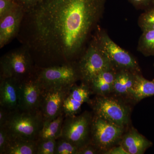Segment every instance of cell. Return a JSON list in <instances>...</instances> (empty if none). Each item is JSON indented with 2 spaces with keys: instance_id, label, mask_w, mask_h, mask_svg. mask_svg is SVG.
Returning a JSON list of instances; mask_svg holds the SVG:
<instances>
[{
  "instance_id": "6da1fadb",
  "label": "cell",
  "mask_w": 154,
  "mask_h": 154,
  "mask_svg": "<svg viewBox=\"0 0 154 154\" xmlns=\"http://www.w3.org/2000/svg\"><path fill=\"white\" fill-rule=\"evenodd\" d=\"M106 0H42L25 12L17 38L38 67L76 62L98 27Z\"/></svg>"
},
{
  "instance_id": "7a4b0ae2",
  "label": "cell",
  "mask_w": 154,
  "mask_h": 154,
  "mask_svg": "<svg viewBox=\"0 0 154 154\" xmlns=\"http://www.w3.org/2000/svg\"><path fill=\"white\" fill-rule=\"evenodd\" d=\"M36 70L30 51L22 45L0 59V78H13L20 82L33 76Z\"/></svg>"
},
{
  "instance_id": "3957f363",
  "label": "cell",
  "mask_w": 154,
  "mask_h": 154,
  "mask_svg": "<svg viewBox=\"0 0 154 154\" xmlns=\"http://www.w3.org/2000/svg\"><path fill=\"white\" fill-rule=\"evenodd\" d=\"M34 75L43 90L68 88L81 81L77 62L48 67L36 66Z\"/></svg>"
},
{
  "instance_id": "277c9868",
  "label": "cell",
  "mask_w": 154,
  "mask_h": 154,
  "mask_svg": "<svg viewBox=\"0 0 154 154\" xmlns=\"http://www.w3.org/2000/svg\"><path fill=\"white\" fill-rule=\"evenodd\" d=\"M43 122L41 110L25 111L19 110L12 112L4 126L11 137L38 140Z\"/></svg>"
},
{
  "instance_id": "5b68a950",
  "label": "cell",
  "mask_w": 154,
  "mask_h": 154,
  "mask_svg": "<svg viewBox=\"0 0 154 154\" xmlns=\"http://www.w3.org/2000/svg\"><path fill=\"white\" fill-rule=\"evenodd\" d=\"M89 104L94 115L125 128L129 125L130 107L118 98L96 96Z\"/></svg>"
},
{
  "instance_id": "8992f818",
  "label": "cell",
  "mask_w": 154,
  "mask_h": 154,
  "mask_svg": "<svg viewBox=\"0 0 154 154\" xmlns=\"http://www.w3.org/2000/svg\"><path fill=\"white\" fill-rule=\"evenodd\" d=\"M77 63L81 81L88 85L101 72L114 68L93 37Z\"/></svg>"
},
{
  "instance_id": "52a82bcc",
  "label": "cell",
  "mask_w": 154,
  "mask_h": 154,
  "mask_svg": "<svg viewBox=\"0 0 154 154\" xmlns=\"http://www.w3.org/2000/svg\"><path fill=\"white\" fill-rule=\"evenodd\" d=\"M93 37L116 69L128 70L141 73L140 67L135 58L116 44L105 30L97 29Z\"/></svg>"
},
{
  "instance_id": "ba28073f",
  "label": "cell",
  "mask_w": 154,
  "mask_h": 154,
  "mask_svg": "<svg viewBox=\"0 0 154 154\" xmlns=\"http://www.w3.org/2000/svg\"><path fill=\"white\" fill-rule=\"evenodd\" d=\"M125 128L98 117L93 116L91 128V142L100 153L118 145Z\"/></svg>"
},
{
  "instance_id": "9c48e42d",
  "label": "cell",
  "mask_w": 154,
  "mask_h": 154,
  "mask_svg": "<svg viewBox=\"0 0 154 154\" xmlns=\"http://www.w3.org/2000/svg\"><path fill=\"white\" fill-rule=\"evenodd\" d=\"M93 116V112L88 111L79 115L65 116L61 137L79 149L90 143Z\"/></svg>"
},
{
  "instance_id": "30bf717a",
  "label": "cell",
  "mask_w": 154,
  "mask_h": 154,
  "mask_svg": "<svg viewBox=\"0 0 154 154\" xmlns=\"http://www.w3.org/2000/svg\"><path fill=\"white\" fill-rule=\"evenodd\" d=\"M43 89L35 76L20 82L19 110L25 111L40 110Z\"/></svg>"
},
{
  "instance_id": "8fae6325",
  "label": "cell",
  "mask_w": 154,
  "mask_h": 154,
  "mask_svg": "<svg viewBox=\"0 0 154 154\" xmlns=\"http://www.w3.org/2000/svg\"><path fill=\"white\" fill-rule=\"evenodd\" d=\"M71 87L43 90L40 110L44 121H51L63 113L64 101Z\"/></svg>"
},
{
  "instance_id": "7c38bea8",
  "label": "cell",
  "mask_w": 154,
  "mask_h": 154,
  "mask_svg": "<svg viewBox=\"0 0 154 154\" xmlns=\"http://www.w3.org/2000/svg\"><path fill=\"white\" fill-rule=\"evenodd\" d=\"M25 12L17 5L0 18V48L17 38Z\"/></svg>"
},
{
  "instance_id": "4fadbf2b",
  "label": "cell",
  "mask_w": 154,
  "mask_h": 154,
  "mask_svg": "<svg viewBox=\"0 0 154 154\" xmlns=\"http://www.w3.org/2000/svg\"><path fill=\"white\" fill-rule=\"evenodd\" d=\"M92 94L90 86L82 82L80 85L75 84L72 86L64 101L63 111L65 116L77 115L81 110L85 103L89 104Z\"/></svg>"
},
{
  "instance_id": "5bb4252c",
  "label": "cell",
  "mask_w": 154,
  "mask_h": 154,
  "mask_svg": "<svg viewBox=\"0 0 154 154\" xmlns=\"http://www.w3.org/2000/svg\"><path fill=\"white\" fill-rule=\"evenodd\" d=\"M20 82L13 78H0V106L11 111L19 110Z\"/></svg>"
},
{
  "instance_id": "9a60e30c",
  "label": "cell",
  "mask_w": 154,
  "mask_h": 154,
  "mask_svg": "<svg viewBox=\"0 0 154 154\" xmlns=\"http://www.w3.org/2000/svg\"><path fill=\"white\" fill-rule=\"evenodd\" d=\"M125 132L119 145L121 146L128 154H143L153 145L151 141L134 128Z\"/></svg>"
},
{
  "instance_id": "2e32d148",
  "label": "cell",
  "mask_w": 154,
  "mask_h": 154,
  "mask_svg": "<svg viewBox=\"0 0 154 154\" xmlns=\"http://www.w3.org/2000/svg\"><path fill=\"white\" fill-rule=\"evenodd\" d=\"M117 70L114 68L101 72L89 84L92 94L96 96H109L112 94Z\"/></svg>"
},
{
  "instance_id": "e0dca14e",
  "label": "cell",
  "mask_w": 154,
  "mask_h": 154,
  "mask_svg": "<svg viewBox=\"0 0 154 154\" xmlns=\"http://www.w3.org/2000/svg\"><path fill=\"white\" fill-rule=\"evenodd\" d=\"M137 73L126 69L117 70L112 94L116 97L130 99Z\"/></svg>"
},
{
  "instance_id": "ac0fdd59",
  "label": "cell",
  "mask_w": 154,
  "mask_h": 154,
  "mask_svg": "<svg viewBox=\"0 0 154 154\" xmlns=\"http://www.w3.org/2000/svg\"><path fill=\"white\" fill-rule=\"evenodd\" d=\"M152 96H154V79L149 81L145 79L141 73H136L134 85L130 99L139 102Z\"/></svg>"
},
{
  "instance_id": "d6986e66",
  "label": "cell",
  "mask_w": 154,
  "mask_h": 154,
  "mask_svg": "<svg viewBox=\"0 0 154 154\" xmlns=\"http://www.w3.org/2000/svg\"><path fill=\"white\" fill-rule=\"evenodd\" d=\"M37 140L11 137L5 154H36Z\"/></svg>"
},
{
  "instance_id": "ffe728a7",
  "label": "cell",
  "mask_w": 154,
  "mask_h": 154,
  "mask_svg": "<svg viewBox=\"0 0 154 154\" xmlns=\"http://www.w3.org/2000/svg\"><path fill=\"white\" fill-rule=\"evenodd\" d=\"M65 116L63 113L53 120L44 121L38 134V140H57L61 136Z\"/></svg>"
},
{
  "instance_id": "44dd1931",
  "label": "cell",
  "mask_w": 154,
  "mask_h": 154,
  "mask_svg": "<svg viewBox=\"0 0 154 154\" xmlns=\"http://www.w3.org/2000/svg\"><path fill=\"white\" fill-rule=\"evenodd\" d=\"M137 50L145 56H154V30L143 31L139 40Z\"/></svg>"
},
{
  "instance_id": "7402d4cb",
  "label": "cell",
  "mask_w": 154,
  "mask_h": 154,
  "mask_svg": "<svg viewBox=\"0 0 154 154\" xmlns=\"http://www.w3.org/2000/svg\"><path fill=\"white\" fill-rule=\"evenodd\" d=\"M138 23L142 32L154 30V5L145 10L140 16Z\"/></svg>"
},
{
  "instance_id": "603a6c76",
  "label": "cell",
  "mask_w": 154,
  "mask_h": 154,
  "mask_svg": "<svg viewBox=\"0 0 154 154\" xmlns=\"http://www.w3.org/2000/svg\"><path fill=\"white\" fill-rule=\"evenodd\" d=\"M79 149L77 146L60 137L56 140L54 154H78Z\"/></svg>"
},
{
  "instance_id": "cb8c5ba5",
  "label": "cell",
  "mask_w": 154,
  "mask_h": 154,
  "mask_svg": "<svg viewBox=\"0 0 154 154\" xmlns=\"http://www.w3.org/2000/svg\"><path fill=\"white\" fill-rule=\"evenodd\" d=\"M56 143V140H37L36 154H55Z\"/></svg>"
},
{
  "instance_id": "d4e9b609",
  "label": "cell",
  "mask_w": 154,
  "mask_h": 154,
  "mask_svg": "<svg viewBox=\"0 0 154 154\" xmlns=\"http://www.w3.org/2000/svg\"><path fill=\"white\" fill-rule=\"evenodd\" d=\"M11 139V135L5 127H0V154H5Z\"/></svg>"
},
{
  "instance_id": "484cf974",
  "label": "cell",
  "mask_w": 154,
  "mask_h": 154,
  "mask_svg": "<svg viewBox=\"0 0 154 154\" xmlns=\"http://www.w3.org/2000/svg\"><path fill=\"white\" fill-rule=\"evenodd\" d=\"M16 5L14 0H0V18L8 14Z\"/></svg>"
},
{
  "instance_id": "4316f807",
  "label": "cell",
  "mask_w": 154,
  "mask_h": 154,
  "mask_svg": "<svg viewBox=\"0 0 154 154\" xmlns=\"http://www.w3.org/2000/svg\"><path fill=\"white\" fill-rule=\"evenodd\" d=\"M42 0H14L15 3L23 9L25 12L33 8Z\"/></svg>"
},
{
  "instance_id": "83f0119b",
  "label": "cell",
  "mask_w": 154,
  "mask_h": 154,
  "mask_svg": "<svg viewBox=\"0 0 154 154\" xmlns=\"http://www.w3.org/2000/svg\"><path fill=\"white\" fill-rule=\"evenodd\" d=\"M135 8L146 10L152 6V0H128Z\"/></svg>"
},
{
  "instance_id": "f1b7e54d",
  "label": "cell",
  "mask_w": 154,
  "mask_h": 154,
  "mask_svg": "<svg viewBox=\"0 0 154 154\" xmlns=\"http://www.w3.org/2000/svg\"><path fill=\"white\" fill-rule=\"evenodd\" d=\"M100 152L91 142L87 144L79 149L78 154H96Z\"/></svg>"
},
{
  "instance_id": "f546056e",
  "label": "cell",
  "mask_w": 154,
  "mask_h": 154,
  "mask_svg": "<svg viewBox=\"0 0 154 154\" xmlns=\"http://www.w3.org/2000/svg\"><path fill=\"white\" fill-rule=\"evenodd\" d=\"M12 112L13 111L0 106V127L4 126L6 124Z\"/></svg>"
},
{
  "instance_id": "4dcf8cb0",
  "label": "cell",
  "mask_w": 154,
  "mask_h": 154,
  "mask_svg": "<svg viewBox=\"0 0 154 154\" xmlns=\"http://www.w3.org/2000/svg\"><path fill=\"white\" fill-rule=\"evenodd\" d=\"M105 154H128L127 152L125 151L121 146L118 145L114 146L111 148L110 149L105 152Z\"/></svg>"
},
{
  "instance_id": "1f68e13d",
  "label": "cell",
  "mask_w": 154,
  "mask_h": 154,
  "mask_svg": "<svg viewBox=\"0 0 154 154\" xmlns=\"http://www.w3.org/2000/svg\"><path fill=\"white\" fill-rule=\"evenodd\" d=\"M152 5H154V0H152Z\"/></svg>"
},
{
  "instance_id": "d6a6232c",
  "label": "cell",
  "mask_w": 154,
  "mask_h": 154,
  "mask_svg": "<svg viewBox=\"0 0 154 154\" xmlns=\"http://www.w3.org/2000/svg\"></svg>"
}]
</instances>
